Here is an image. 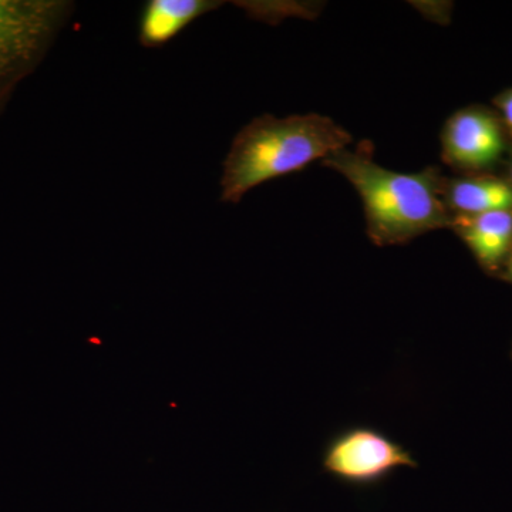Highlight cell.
<instances>
[{"label": "cell", "instance_id": "obj_8", "mask_svg": "<svg viewBox=\"0 0 512 512\" xmlns=\"http://www.w3.org/2000/svg\"><path fill=\"white\" fill-rule=\"evenodd\" d=\"M443 197L448 210L456 215L512 212V184L490 174H468L444 180Z\"/></svg>", "mask_w": 512, "mask_h": 512}, {"label": "cell", "instance_id": "obj_2", "mask_svg": "<svg viewBox=\"0 0 512 512\" xmlns=\"http://www.w3.org/2000/svg\"><path fill=\"white\" fill-rule=\"evenodd\" d=\"M350 144L348 131L320 114L258 117L232 141L221 178V200L237 204L258 185L301 171Z\"/></svg>", "mask_w": 512, "mask_h": 512}, {"label": "cell", "instance_id": "obj_7", "mask_svg": "<svg viewBox=\"0 0 512 512\" xmlns=\"http://www.w3.org/2000/svg\"><path fill=\"white\" fill-rule=\"evenodd\" d=\"M220 5L212 0H150L141 10L138 39L148 49L163 47L192 22Z\"/></svg>", "mask_w": 512, "mask_h": 512}, {"label": "cell", "instance_id": "obj_11", "mask_svg": "<svg viewBox=\"0 0 512 512\" xmlns=\"http://www.w3.org/2000/svg\"><path fill=\"white\" fill-rule=\"evenodd\" d=\"M508 181L512 184V163L510 165V178H508Z\"/></svg>", "mask_w": 512, "mask_h": 512}, {"label": "cell", "instance_id": "obj_4", "mask_svg": "<svg viewBox=\"0 0 512 512\" xmlns=\"http://www.w3.org/2000/svg\"><path fill=\"white\" fill-rule=\"evenodd\" d=\"M322 467L339 483L355 488L377 487L400 468H417L403 444L369 426L339 431L323 450Z\"/></svg>", "mask_w": 512, "mask_h": 512}, {"label": "cell", "instance_id": "obj_3", "mask_svg": "<svg viewBox=\"0 0 512 512\" xmlns=\"http://www.w3.org/2000/svg\"><path fill=\"white\" fill-rule=\"evenodd\" d=\"M66 0H0V116L69 22Z\"/></svg>", "mask_w": 512, "mask_h": 512}, {"label": "cell", "instance_id": "obj_6", "mask_svg": "<svg viewBox=\"0 0 512 512\" xmlns=\"http://www.w3.org/2000/svg\"><path fill=\"white\" fill-rule=\"evenodd\" d=\"M488 274L500 275L512 254V212L456 215L453 227Z\"/></svg>", "mask_w": 512, "mask_h": 512}, {"label": "cell", "instance_id": "obj_5", "mask_svg": "<svg viewBox=\"0 0 512 512\" xmlns=\"http://www.w3.org/2000/svg\"><path fill=\"white\" fill-rule=\"evenodd\" d=\"M508 133L500 116L487 107L456 111L441 133L444 163L461 173L487 174L508 153Z\"/></svg>", "mask_w": 512, "mask_h": 512}, {"label": "cell", "instance_id": "obj_1", "mask_svg": "<svg viewBox=\"0 0 512 512\" xmlns=\"http://www.w3.org/2000/svg\"><path fill=\"white\" fill-rule=\"evenodd\" d=\"M322 164L345 177L360 195L367 235L379 247L407 244L427 232L453 227L439 168L397 173L377 164L365 141L355 150L336 151Z\"/></svg>", "mask_w": 512, "mask_h": 512}, {"label": "cell", "instance_id": "obj_12", "mask_svg": "<svg viewBox=\"0 0 512 512\" xmlns=\"http://www.w3.org/2000/svg\"><path fill=\"white\" fill-rule=\"evenodd\" d=\"M511 359H512V348H511Z\"/></svg>", "mask_w": 512, "mask_h": 512}, {"label": "cell", "instance_id": "obj_10", "mask_svg": "<svg viewBox=\"0 0 512 512\" xmlns=\"http://www.w3.org/2000/svg\"><path fill=\"white\" fill-rule=\"evenodd\" d=\"M500 276L504 279V281L510 282V284H512V254L510 255V258L507 259V262H505L503 271H501Z\"/></svg>", "mask_w": 512, "mask_h": 512}, {"label": "cell", "instance_id": "obj_9", "mask_svg": "<svg viewBox=\"0 0 512 512\" xmlns=\"http://www.w3.org/2000/svg\"><path fill=\"white\" fill-rule=\"evenodd\" d=\"M494 104L500 113V119L503 121L508 136L512 137V89L498 94L494 99Z\"/></svg>", "mask_w": 512, "mask_h": 512}]
</instances>
